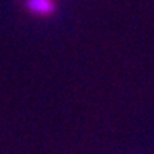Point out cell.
Masks as SVG:
<instances>
[{
  "label": "cell",
  "instance_id": "cell-1",
  "mask_svg": "<svg viewBox=\"0 0 154 154\" xmlns=\"http://www.w3.org/2000/svg\"><path fill=\"white\" fill-rule=\"evenodd\" d=\"M23 5L27 13L40 19L51 17L57 10L56 0H24Z\"/></svg>",
  "mask_w": 154,
  "mask_h": 154
}]
</instances>
